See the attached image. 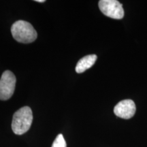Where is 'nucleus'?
I'll use <instances>...</instances> for the list:
<instances>
[{
	"label": "nucleus",
	"instance_id": "obj_1",
	"mask_svg": "<svg viewBox=\"0 0 147 147\" xmlns=\"http://www.w3.org/2000/svg\"><path fill=\"white\" fill-rule=\"evenodd\" d=\"M32 121V109L29 106H24L14 114L12 122V131L16 135L24 134L30 129Z\"/></svg>",
	"mask_w": 147,
	"mask_h": 147
},
{
	"label": "nucleus",
	"instance_id": "obj_2",
	"mask_svg": "<svg viewBox=\"0 0 147 147\" xmlns=\"http://www.w3.org/2000/svg\"><path fill=\"white\" fill-rule=\"evenodd\" d=\"M11 33L14 40L24 44L34 42L38 36L36 29L32 25L25 21L15 22L11 27Z\"/></svg>",
	"mask_w": 147,
	"mask_h": 147
},
{
	"label": "nucleus",
	"instance_id": "obj_3",
	"mask_svg": "<svg viewBox=\"0 0 147 147\" xmlns=\"http://www.w3.org/2000/svg\"><path fill=\"white\" fill-rule=\"evenodd\" d=\"M16 79L12 71L6 70L0 79V100H8L13 95L15 90Z\"/></svg>",
	"mask_w": 147,
	"mask_h": 147
},
{
	"label": "nucleus",
	"instance_id": "obj_4",
	"mask_svg": "<svg viewBox=\"0 0 147 147\" xmlns=\"http://www.w3.org/2000/svg\"><path fill=\"white\" fill-rule=\"evenodd\" d=\"M99 8L104 15L114 19H121L124 16L123 5L117 0H100Z\"/></svg>",
	"mask_w": 147,
	"mask_h": 147
},
{
	"label": "nucleus",
	"instance_id": "obj_5",
	"mask_svg": "<svg viewBox=\"0 0 147 147\" xmlns=\"http://www.w3.org/2000/svg\"><path fill=\"white\" fill-rule=\"evenodd\" d=\"M136 107L135 103L131 100H125L121 101L115 106L114 113L118 117L129 119L135 115Z\"/></svg>",
	"mask_w": 147,
	"mask_h": 147
},
{
	"label": "nucleus",
	"instance_id": "obj_6",
	"mask_svg": "<svg viewBox=\"0 0 147 147\" xmlns=\"http://www.w3.org/2000/svg\"><path fill=\"white\" fill-rule=\"evenodd\" d=\"M97 55H89L84 57L78 61V63L76 66V71L78 74H80L85 71L87 69H89L94 65L97 60Z\"/></svg>",
	"mask_w": 147,
	"mask_h": 147
},
{
	"label": "nucleus",
	"instance_id": "obj_7",
	"mask_svg": "<svg viewBox=\"0 0 147 147\" xmlns=\"http://www.w3.org/2000/svg\"><path fill=\"white\" fill-rule=\"evenodd\" d=\"M52 147H67L66 142L62 134H59L53 143Z\"/></svg>",
	"mask_w": 147,
	"mask_h": 147
},
{
	"label": "nucleus",
	"instance_id": "obj_8",
	"mask_svg": "<svg viewBox=\"0 0 147 147\" xmlns=\"http://www.w3.org/2000/svg\"><path fill=\"white\" fill-rule=\"evenodd\" d=\"M36 1L37 2H40V3H44L45 2V0H36Z\"/></svg>",
	"mask_w": 147,
	"mask_h": 147
}]
</instances>
